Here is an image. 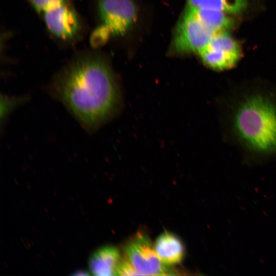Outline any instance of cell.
Listing matches in <instances>:
<instances>
[{"instance_id": "obj_14", "label": "cell", "mask_w": 276, "mask_h": 276, "mask_svg": "<svg viewBox=\"0 0 276 276\" xmlns=\"http://www.w3.org/2000/svg\"><path fill=\"white\" fill-rule=\"evenodd\" d=\"M116 275H140L135 270L132 264L124 257L121 258L117 269Z\"/></svg>"}, {"instance_id": "obj_8", "label": "cell", "mask_w": 276, "mask_h": 276, "mask_svg": "<svg viewBox=\"0 0 276 276\" xmlns=\"http://www.w3.org/2000/svg\"><path fill=\"white\" fill-rule=\"evenodd\" d=\"M154 247L160 260L166 265L179 264L185 256V247L180 239L174 234L164 232L156 238Z\"/></svg>"}, {"instance_id": "obj_2", "label": "cell", "mask_w": 276, "mask_h": 276, "mask_svg": "<svg viewBox=\"0 0 276 276\" xmlns=\"http://www.w3.org/2000/svg\"><path fill=\"white\" fill-rule=\"evenodd\" d=\"M234 103L229 127L234 139L247 152L258 156L276 155V99L255 89Z\"/></svg>"}, {"instance_id": "obj_1", "label": "cell", "mask_w": 276, "mask_h": 276, "mask_svg": "<svg viewBox=\"0 0 276 276\" xmlns=\"http://www.w3.org/2000/svg\"><path fill=\"white\" fill-rule=\"evenodd\" d=\"M47 89L89 133L113 116L119 102L118 85L111 68L94 55L72 60L53 77Z\"/></svg>"}, {"instance_id": "obj_4", "label": "cell", "mask_w": 276, "mask_h": 276, "mask_svg": "<svg viewBox=\"0 0 276 276\" xmlns=\"http://www.w3.org/2000/svg\"><path fill=\"white\" fill-rule=\"evenodd\" d=\"M125 257L140 275H169L170 270L158 257L147 235L138 232L124 247Z\"/></svg>"}, {"instance_id": "obj_13", "label": "cell", "mask_w": 276, "mask_h": 276, "mask_svg": "<svg viewBox=\"0 0 276 276\" xmlns=\"http://www.w3.org/2000/svg\"><path fill=\"white\" fill-rule=\"evenodd\" d=\"M111 35L109 30L103 24L96 28L91 32L89 43L93 48H99L105 44Z\"/></svg>"}, {"instance_id": "obj_6", "label": "cell", "mask_w": 276, "mask_h": 276, "mask_svg": "<svg viewBox=\"0 0 276 276\" xmlns=\"http://www.w3.org/2000/svg\"><path fill=\"white\" fill-rule=\"evenodd\" d=\"M98 10L102 24L111 35L124 34L137 17V8L132 0H99Z\"/></svg>"}, {"instance_id": "obj_5", "label": "cell", "mask_w": 276, "mask_h": 276, "mask_svg": "<svg viewBox=\"0 0 276 276\" xmlns=\"http://www.w3.org/2000/svg\"><path fill=\"white\" fill-rule=\"evenodd\" d=\"M217 33L203 25L187 9L177 27L174 47L179 53L197 52L198 54L209 44Z\"/></svg>"}, {"instance_id": "obj_9", "label": "cell", "mask_w": 276, "mask_h": 276, "mask_svg": "<svg viewBox=\"0 0 276 276\" xmlns=\"http://www.w3.org/2000/svg\"><path fill=\"white\" fill-rule=\"evenodd\" d=\"M187 9L203 25L215 32L227 31L232 27V20L223 11L205 8Z\"/></svg>"}, {"instance_id": "obj_11", "label": "cell", "mask_w": 276, "mask_h": 276, "mask_svg": "<svg viewBox=\"0 0 276 276\" xmlns=\"http://www.w3.org/2000/svg\"><path fill=\"white\" fill-rule=\"evenodd\" d=\"M248 0H188V8L215 9L226 13L235 14L244 10Z\"/></svg>"}, {"instance_id": "obj_12", "label": "cell", "mask_w": 276, "mask_h": 276, "mask_svg": "<svg viewBox=\"0 0 276 276\" xmlns=\"http://www.w3.org/2000/svg\"><path fill=\"white\" fill-rule=\"evenodd\" d=\"M208 45L229 53L241 55L238 44L226 31L217 33Z\"/></svg>"}, {"instance_id": "obj_15", "label": "cell", "mask_w": 276, "mask_h": 276, "mask_svg": "<svg viewBox=\"0 0 276 276\" xmlns=\"http://www.w3.org/2000/svg\"><path fill=\"white\" fill-rule=\"evenodd\" d=\"M73 274L76 275H88L89 273L86 270H79L75 271Z\"/></svg>"}, {"instance_id": "obj_3", "label": "cell", "mask_w": 276, "mask_h": 276, "mask_svg": "<svg viewBox=\"0 0 276 276\" xmlns=\"http://www.w3.org/2000/svg\"><path fill=\"white\" fill-rule=\"evenodd\" d=\"M29 1L48 31L55 37L70 40L78 35L80 21L71 0Z\"/></svg>"}, {"instance_id": "obj_7", "label": "cell", "mask_w": 276, "mask_h": 276, "mask_svg": "<svg viewBox=\"0 0 276 276\" xmlns=\"http://www.w3.org/2000/svg\"><path fill=\"white\" fill-rule=\"evenodd\" d=\"M121 259L120 251L116 247L106 245L100 247L90 257L88 262L90 272L98 276L116 275Z\"/></svg>"}, {"instance_id": "obj_10", "label": "cell", "mask_w": 276, "mask_h": 276, "mask_svg": "<svg viewBox=\"0 0 276 276\" xmlns=\"http://www.w3.org/2000/svg\"><path fill=\"white\" fill-rule=\"evenodd\" d=\"M198 54L206 65L218 71L226 70L233 67L240 57V55L213 49L208 45Z\"/></svg>"}]
</instances>
